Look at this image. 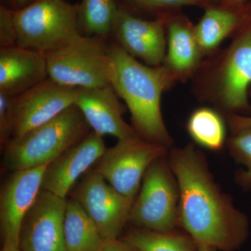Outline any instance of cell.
I'll return each instance as SVG.
<instances>
[{
    "label": "cell",
    "mask_w": 251,
    "mask_h": 251,
    "mask_svg": "<svg viewBox=\"0 0 251 251\" xmlns=\"http://www.w3.org/2000/svg\"><path fill=\"white\" fill-rule=\"evenodd\" d=\"M179 190V226L198 245L234 251L249 235L247 216L216 184L202 152L192 144L170 150Z\"/></svg>",
    "instance_id": "obj_1"
},
{
    "label": "cell",
    "mask_w": 251,
    "mask_h": 251,
    "mask_svg": "<svg viewBox=\"0 0 251 251\" xmlns=\"http://www.w3.org/2000/svg\"><path fill=\"white\" fill-rule=\"evenodd\" d=\"M111 85L129 110L132 126L140 138L171 148L173 140L163 121L161 97L176 81L163 65L137 61L118 44L110 46Z\"/></svg>",
    "instance_id": "obj_2"
},
{
    "label": "cell",
    "mask_w": 251,
    "mask_h": 251,
    "mask_svg": "<svg viewBox=\"0 0 251 251\" xmlns=\"http://www.w3.org/2000/svg\"><path fill=\"white\" fill-rule=\"evenodd\" d=\"M203 66L198 80V95L228 115L250 107L251 13L226 49Z\"/></svg>",
    "instance_id": "obj_3"
},
{
    "label": "cell",
    "mask_w": 251,
    "mask_h": 251,
    "mask_svg": "<svg viewBox=\"0 0 251 251\" xmlns=\"http://www.w3.org/2000/svg\"><path fill=\"white\" fill-rule=\"evenodd\" d=\"M90 126L75 105L50 121L12 138L4 149L5 168L13 172L49 166L89 134Z\"/></svg>",
    "instance_id": "obj_4"
},
{
    "label": "cell",
    "mask_w": 251,
    "mask_h": 251,
    "mask_svg": "<svg viewBox=\"0 0 251 251\" xmlns=\"http://www.w3.org/2000/svg\"><path fill=\"white\" fill-rule=\"evenodd\" d=\"M17 46L44 54L72 44L80 37L78 4L64 0H34L13 11Z\"/></svg>",
    "instance_id": "obj_5"
},
{
    "label": "cell",
    "mask_w": 251,
    "mask_h": 251,
    "mask_svg": "<svg viewBox=\"0 0 251 251\" xmlns=\"http://www.w3.org/2000/svg\"><path fill=\"white\" fill-rule=\"evenodd\" d=\"M45 55L49 77L60 85L75 88L111 85L112 61L103 38L81 36Z\"/></svg>",
    "instance_id": "obj_6"
},
{
    "label": "cell",
    "mask_w": 251,
    "mask_h": 251,
    "mask_svg": "<svg viewBox=\"0 0 251 251\" xmlns=\"http://www.w3.org/2000/svg\"><path fill=\"white\" fill-rule=\"evenodd\" d=\"M179 190L168 160L153 162L144 175L128 222L138 228L169 232L179 226Z\"/></svg>",
    "instance_id": "obj_7"
},
{
    "label": "cell",
    "mask_w": 251,
    "mask_h": 251,
    "mask_svg": "<svg viewBox=\"0 0 251 251\" xmlns=\"http://www.w3.org/2000/svg\"><path fill=\"white\" fill-rule=\"evenodd\" d=\"M170 148L138 138L118 140L99 160L96 171L119 193L135 201L145 173Z\"/></svg>",
    "instance_id": "obj_8"
},
{
    "label": "cell",
    "mask_w": 251,
    "mask_h": 251,
    "mask_svg": "<svg viewBox=\"0 0 251 251\" xmlns=\"http://www.w3.org/2000/svg\"><path fill=\"white\" fill-rule=\"evenodd\" d=\"M74 199L90 216L104 240L118 238L128 222L134 202L116 191L96 170L82 180Z\"/></svg>",
    "instance_id": "obj_9"
},
{
    "label": "cell",
    "mask_w": 251,
    "mask_h": 251,
    "mask_svg": "<svg viewBox=\"0 0 251 251\" xmlns=\"http://www.w3.org/2000/svg\"><path fill=\"white\" fill-rule=\"evenodd\" d=\"M76 94L77 88L60 85L48 77L14 97L12 138L58 116L75 104Z\"/></svg>",
    "instance_id": "obj_10"
},
{
    "label": "cell",
    "mask_w": 251,
    "mask_h": 251,
    "mask_svg": "<svg viewBox=\"0 0 251 251\" xmlns=\"http://www.w3.org/2000/svg\"><path fill=\"white\" fill-rule=\"evenodd\" d=\"M66 198L39 193L23 220L19 248L22 251H68L64 236Z\"/></svg>",
    "instance_id": "obj_11"
},
{
    "label": "cell",
    "mask_w": 251,
    "mask_h": 251,
    "mask_svg": "<svg viewBox=\"0 0 251 251\" xmlns=\"http://www.w3.org/2000/svg\"><path fill=\"white\" fill-rule=\"evenodd\" d=\"M48 166L14 171L0 196V228L2 247H19L23 220L42 190Z\"/></svg>",
    "instance_id": "obj_12"
},
{
    "label": "cell",
    "mask_w": 251,
    "mask_h": 251,
    "mask_svg": "<svg viewBox=\"0 0 251 251\" xmlns=\"http://www.w3.org/2000/svg\"><path fill=\"white\" fill-rule=\"evenodd\" d=\"M167 15L145 20L119 6L112 33L126 52L146 65L158 67L166 56Z\"/></svg>",
    "instance_id": "obj_13"
},
{
    "label": "cell",
    "mask_w": 251,
    "mask_h": 251,
    "mask_svg": "<svg viewBox=\"0 0 251 251\" xmlns=\"http://www.w3.org/2000/svg\"><path fill=\"white\" fill-rule=\"evenodd\" d=\"M111 85L93 88H77L74 105L97 134L110 135L118 140L140 138L132 126L124 120L125 108Z\"/></svg>",
    "instance_id": "obj_14"
},
{
    "label": "cell",
    "mask_w": 251,
    "mask_h": 251,
    "mask_svg": "<svg viewBox=\"0 0 251 251\" xmlns=\"http://www.w3.org/2000/svg\"><path fill=\"white\" fill-rule=\"evenodd\" d=\"M103 136L92 131L46 168L42 191L66 198L79 177L106 151Z\"/></svg>",
    "instance_id": "obj_15"
},
{
    "label": "cell",
    "mask_w": 251,
    "mask_h": 251,
    "mask_svg": "<svg viewBox=\"0 0 251 251\" xmlns=\"http://www.w3.org/2000/svg\"><path fill=\"white\" fill-rule=\"evenodd\" d=\"M194 26L179 11L167 15L166 56L162 65L178 82H185L197 73L204 58Z\"/></svg>",
    "instance_id": "obj_16"
},
{
    "label": "cell",
    "mask_w": 251,
    "mask_h": 251,
    "mask_svg": "<svg viewBox=\"0 0 251 251\" xmlns=\"http://www.w3.org/2000/svg\"><path fill=\"white\" fill-rule=\"evenodd\" d=\"M49 77L45 54L20 46L1 48L0 92L16 97Z\"/></svg>",
    "instance_id": "obj_17"
},
{
    "label": "cell",
    "mask_w": 251,
    "mask_h": 251,
    "mask_svg": "<svg viewBox=\"0 0 251 251\" xmlns=\"http://www.w3.org/2000/svg\"><path fill=\"white\" fill-rule=\"evenodd\" d=\"M251 13V4L226 7L213 4L204 9L195 34L203 57L215 53L221 43L234 35L242 27Z\"/></svg>",
    "instance_id": "obj_18"
},
{
    "label": "cell",
    "mask_w": 251,
    "mask_h": 251,
    "mask_svg": "<svg viewBox=\"0 0 251 251\" xmlns=\"http://www.w3.org/2000/svg\"><path fill=\"white\" fill-rule=\"evenodd\" d=\"M64 236L68 251H97L104 241L96 225L75 199L67 201Z\"/></svg>",
    "instance_id": "obj_19"
},
{
    "label": "cell",
    "mask_w": 251,
    "mask_h": 251,
    "mask_svg": "<svg viewBox=\"0 0 251 251\" xmlns=\"http://www.w3.org/2000/svg\"><path fill=\"white\" fill-rule=\"evenodd\" d=\"M195 143L211 151H218L226 143V125L221 112L210 107H201L191 114L186 126Z\"/></svg>",
    "instance_id": "obj_20"
},
{
    "label": "cell",
    "mask_w": 251,
    "mask_h": 251,
    "mask_svg": "<svg viewBox=\"0 0 251 251\" xmlns=\"http://www.w3.org/2000/svg\"><path fill=\"white\" fill-rule=\"evenodd\" d=\"M123 239L138 251H198L193 238L176 229L154 232L135 227Z\"/></svg>",
    "instance_id": "obj_21"
},
{
    "label": "cell",
    "mask_w": 251,
    "mask_h": 251,
    "mask_svg": "<svg viewBox=\"0 0 251 251\" xmlns=\"http://www.w3.org/2000/svg\"><path fill=\"white\" fill-rule=\"evenodd\" d=\"M118 10L116 0H82L78 4L80 32L107 37L112 33Z\"/></svg>",
    "instance_id": "obj_22"
},
{
    "label": "cell",
    "mask_w": 251,
    "mask_h": 251,
    "mask_svg": "<svg viewBox=\"0 0 251 251\" xmlns=\"http://www.w3.org/2000/svg\"><path fill=\"white\" fill-rule=\"evenodd\" d=\"M120 7L131 11L138 10L150 13L156 18L179 11L183 6H197L205 9L213 5L208 0H121Z\"/></svg>",
    "instance_id": "obj_23"
},
{
    "label": "cell",
    "mask_w": 251,
    "mask_h": 251,
    "mask_svg": "<svg viewBox=\"0 0 251 251\" xmlns=\"http://www.w3.org/2000/svg\"><path fill=\"white\" fill-rule=\"evenodd\" d=\"M232 156L245 166V171L238 174L239 184L251 187V126L233 133L227 141Z\"/></svg>",
    "instance_id": "obj_24"
},
{
    "label": "cell",
    "mask_w": 251,
    "mask_h": 251,
    "mask_svg": "<svg viewBox=\"0 0 251 251\" xmlns=\"http://www.w3.org/2000/svg\"><path fill=\"white\" fill-rule=\"evenodd\" d=\"M14 99L0 92V143L3 150L12 138Z\"/></svg>",
    "instance_id": "obj_25"
},
{
    "label": "cell",
    "mask_w": 251,
    "mask_h": 251,
    "mask_svg": "<svg viewBox=\"0 0 251 251\" xmlns=\"http://www.w3.org/2000/svg\"><path fill=\"white\" fill-rule=\"evenodd\" d=\"M0 44L1 48L17 46L13 10L3 5L0 6Z\"/></svg>",
    "instance_id": "obj_26"
},
{
    "label": "cell",
    "mask_w": 251,
    "mask_h": 251,
    "mask_svg": "<svg viewBox=\"0 0 251 251\" xmlns=\"http://www.w3.org/2000/svg\"><path fill=\"white\" fill-rule=\"evenodd\" d=\"M97 251H138L122 239H113L104 240Z\"/></svg>",
    "instance_id": "obj_27"
},
{
    "label": "cell",
    "mask_w": 251,
    "mask_h": 251,
    "mask_svg": "<svg viewBox=\"0 0 251 251\" xmlns=\"http://www.w3.org/2000/svg\"><path fill=\"white\" fill-rule=\"evenodd\" d=\"M227 123L233 134L239 130L251 126V116H246L238 114L229 115H227Z\"/></svg>",
    "instance_id": "obj_28"
},
{
    "label": "cell",
    "mask_w": 251,
    "mask_h": 251,
    "mask_svg": "<svg viewBox=\"0 0 251 251\" xmlns=\"http://www.w3.org/2000/svg\"><path fill=\"white\" fill-rule=\"evenodd\" d=\"M34 0H6L13 11H18L26 7Z\"/></svg>",
    "instance_id": "obj_29"
},
{
    "label": "cell",
    "mask_w": 251,
    "mask_h": 251,
    "mask_svg": "<svg viewBox=\"0 0 251 251\" xmlns=\"http://www.w3.org/2000/svg\"><path fill=\"white\" fill-rule=\"evenodd\" d=\"M247 0H221L219 5L226 7H235L246 4Z\"/></svg>",
    "instance_id": "obj_30"
},
{
    "label": "cell",
    "mask_w": 251,
    "mask_h": 251,
    "mask_svg": "<svg viewBox=\"0 0 251 251\" xmlns=\"http://www.w3.org/2000/svg\"><path fill=\"white\" fill-rule=\"evenodd\" d=\"M198 251H219L214 248L208 247V246L200 245L198 246Z\"/></svg>",
    "instance_id": "obj_31"
},
{
    "label": "cell",
    "mask_w": 251,
    "mask_h": 251,
    "mask_svg": "<svg viewBox=\"0 0 251 251\" xmlns=\"http://www.w3.org/2000/svg\"><path fill=\"white\" fill-rule=\"evenodd\" d=\"M1 251H22L18 247H2Z\"/></svg>",
    "instance_id": "obj_32"
},
{
    "label": "cell",
    "mask_w": 251,
    "mask_h": 251,
    "mask_svg": "<svg viewBox=\"0 0 251 251\" xmlns=\"http://www.w3.org/2000/svg\"><path fill=\"white\" fill-rule=\"evenodd\" d=\"M208 1L212 4H219L221 0H208Z\"/></svg>",
    "instance_id": "obj_33"
},
{
    "label": "cell",
    "mask_w": 251,
    "mask_h": 251,
    "mask_svg": "<svg viewBox=\"0 0 251 251\" xmlns=\"http://www.w3.org/2000/svg\"><path fill=\"white\" fill-rule=\"evenodd\" d=\"M249 97H250V98L251 99V87L250 89V91H249Z\"/></svg>",
    "instance_id": "obj_34"
}]
</instances>
